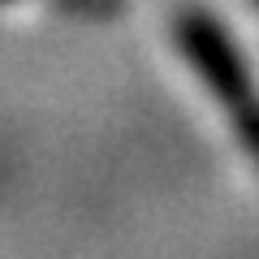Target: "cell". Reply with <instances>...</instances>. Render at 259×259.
Instances as JSON below:
<instances>
[{"label":"cell","instance_id":"obj_1","mask_svg":"<svg viewBox=\"0 0 259 259\" xmlns=\"http://www.w3.org/2000/svg\"><path fill=\"white\" fill-rule=\"evenodd\" d=\"M177 39H182V52L186 61L199 69L212 95L225 104L238 139L246 143V151L255 156L259 164V95H255V82H250L246 65H242L238 48L229 44V35L221 30V22L207 18V13H186L177 22Z\"/></svg>","mask_w":259,"mask_h":259}]
</instances>
